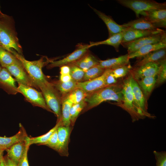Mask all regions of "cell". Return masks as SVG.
I'll return each mask as SVG.
<instances>
[{"label": "cell", "mask_w": 166, "mask_h": 166, "mask_svg": "<svg viewBox=\"0 0 166 166\" xmlns=\"http://www.w3.org/2000/svg\"><path fill=\"white\" fill-rule=\"evenodd\" d=\"M122 83L106 86L97 91L88 94L85 99L86 105L82 111L83 113L99 105L104 101H113L121 103L123 99L122 93Z\"/></svg>", "instance_id": "obj_1"}, {"label": "cell", "mask_w": 166, "mask_h": 166, "mask_svg": "<svg viewBox=\"0 0 166 166\" xmlns=\"http://www.w3.org/2000/svg\"><path fill=\"white\" fill-rule=\"evenodd\" d=\"M11 53L21 62L37 87L38 84L48 81L42 72V68L52 60L49 59L45 56H43L38 60L30 61L26 60L21 54L14 50Z\"/></svg>", "instance_id": "obj_2"}, {"label": "cell", "mask_w": 166, "mask_h": 166, "mask_svg": "<svg viewBox=\"0 0 166 166\" xmlns=\"http://www.w3.org/2000/svg\"><path fill=\"white\" fill-rule=\"evenodd\" d=\"M37 87L41 90L47 106L55 114L58 121L61 116V95L53 83L48 81L38 84Z\"/></svg>", "instance_id": "obj_3"}, {"label": "cell", "mask_w": 166, "mask_h": 166, "mask_svg": "<svg viewBox=\"0 0 166 166\" xmlns=\"http://www.w3.org/2000/svg\"><path fill=\"white\" fill-rule=\"evenodd\" d=\"M132 77L129 75L124 79L122 83V93L123 99L121 103H112L120 107L127 112L130 115L132 122L141 119L137 112L134 104L133 95L131 85Z\"/></svg>", "instance_id": "obj_4"}, {"label": "cell", "mask_w": 166, "mask_h": 166, "mask_svg": "<svg viewBox=\"0 0 166 166\" xmlns=\"http://www.w3.org/2000/svg\"><path fill=\"white\" fill-rule=\"evenodd\" d=\"M122 6L133 10L136 16L139 17L140 14L151 10L166 9V2L159 3L151 0H117Z\"/></svg>", "instance_id": "obj_5"}, {"label": "cell", "mask_w": 166, "mask_h": 166, "mask_svg": "<svg viewBox=\"0 0 166 166\" xmlns=\"http://www.w3.org/2000/svg\"><path fill=\"white\" fill-rule=\"evenodd\" d=\"M131 85L134 107L141 119L146 117L155 119V116L151 114L148 111V100L145 97L136 81L132 77Z\"/></svg>", "instance_id": "obj_6"}, {"label": "cell", "mask_w": 166, "mask_h": 166, "mask_svg": "<svg viewBox=\"0 0 166 166\" xmlns=\"http://www.w3.org/2000/svg\"><path fill=\"white\" fill-rule=\"evenodd\" d=\"M17 90L18 93L22 94L26 99L33 105L53 112L47 106L41 92L32 87L20 83L18 84Z\"/></svg>", "instance_id": "obj_7"}, {"label": "cell", "mask_w": 166, "mask_h": 166, "mask_svg": "<svg viewBox=\"0 0 166 166\" xmlns=\"http://www.w3.org/2000/svg\"><path fill=\"white\" fill-rule=\"evenodd\" d=\"M77 46L73 52L65 57L58 61H52L47 65V68L51 69L73 64L87 54L91 47L89 44H79Z\"/></svg>", "instance_id": "obj_8"}, {"label": "cell", "mask_w": 166, "mask_h": 166, "mask_svg": "<svg viewBox=\"0 0 166 166\" xmlns=\"http://www.w3.org/2000/svg\"><path fill=\"white\" fill-rule=\"evenodd\" d=\"M166 40L165 31L161 33L144 37L121 44L127 49L128 53L134 52L146 45L157 43Z\"/></svg>", "instance_id": "obj_9"}, {"label": "cell", "mask_w": 166, "mask_h": 166, "mask_svg": "<svg viewBox=\"0 0 166 166\" xmlns=\"http://www.w3.org/2000/svg\"><path fill=\"white\" fill-rule=\"evenodd\" d=\"M5 68L14 77L18 84H21L38 89L19 61Z\"/></svg>", "instance_id": "obj_10"}, {"label": "cell", "mask_w": 166, "mask_h": 166, "mask_svg": "<svg viewBox=\"0 0 166 166\" xmlns=\"http://www.w3.org/2000/svg\"><path fill=\"white\" fill-rule=\"evenodd\" d=\"M112 70L111 69H106L104 73L98 77L89 81L78 82L77 88L82 89L88 94L107 86L106 79Z\"/></svg>", "instance_id": "obj_11"}, {"label": "cell", "mask_w": 166, "mask_h": 166, "mask_svg": "<svg viewBox=\"0 0 166 166\" xmlns=\"http://www.w3.org/2000/svg\"><path fill=\"white\" fill-rule=\"evenodd\" d=\"M160 61L147 63L132 68L129 73L135 80L156 75L160 66Z\"/></svg>", "instance_id": "obj_12"}, {"label": "cell", "mask_w": 166, "mask_h": 166, "mask_svg": "<svg viewBox=\"0 0 166 166\" xmlns=\"http://www.w3.org/2000/svg\"><path fill=\"white\" fill-rule=\"evenodd\" d=\"M73 127L62 125L57 129L58 137V144L56 151L62 156H68V144L69 137Z\"/></svg>", "instance_id": "obj_13"}, {"label": "cell", "mask_w": 166, "mask_h": 166, "mask_svg": "<svg viewBox=\"0 0 166 166\" xmlns=\"http://www.w3.org/2000/svg\"><path fill=\"white\" fill-rule=\"evenodd\" d=\"M0 45L9 52L14 50L21 54V48L14 35L8 30L0 26Z\"/></svg>", "instance_id": "obj_14"}, {"label": "cell", "mask_w": 166, "mask_h": 166, "mask_svg": "<svg viewBox=\"0 0 166 166\" xmlns=\"http://www.w3.org/2000/svg\"><path fill=\"white\" fill-rule=\"evenodd\" d=\"M121 43L129 42L144 37L161 33L165 31L160 28L152 30H141L125 27Z\"/></svg>", "instance_id": "obj_15"}, {"label": "cell", "mask_w": 166, "mask_h": 166, "mask_svg": "<svg viewBox=\"0 0 166 166\" xmlns=\"http://www.w3.org/2000/svg\"><path fill=\"white\" fill-rule=\"evenodd\" d=\"M140 14L143 16L142 18L154 24L157 28H166V9L143 12Z\"/></svg>", "instance_id": "obj_16"}, {"label": "cell", "mask_w": 166, "mask_h": 166, "mask_svg": "<svg viewBox=\"0 0 166 166\" xmlns=\"http://www.w3.org/2000/svg\"><path fill=\"white\" fill-rule=\"evenodd\" d=\"M16 80L8 71L5 68L0 72V87L8 94H16L18 93L15 84Z\"/></svg>", "instance_id": "obj_17"}, {"label": "cell", "mask_w": 166, "mask_h": 166, "mask_svg": "<svg viewBox=\"0 0 166 166\" xmlns=\"http://www.w3.org/2000/svg\"><path fill=\"white\" fill-rule=\"evenodd\" d=\"M27 139L15 144L6 150L7 157L17 165L26 148L30 146Z\"/></svg>", "instance_id": "obj_18"}, {"label": "cell", "mask_w": 166, "mask_h": 166, "mask_svg": "<svg viewBox=\"0 0 166 166\" xmlns=\"http://www.w3.org/2000/svg\"><path fill=\"white\" fill-rule=\"evenodd\" d=\"M20 129L14 135L9 137L0 136V151L4 152L15 144L25 140L28 137L26 131L20 124Z\"/></svg>", "instance_id": "obj_19"}, {"label": "cell", "mask_w": 166, "mask_h": 166, "mask_svg": "<svg viewBox=\"0 0 166 166\" xmlns=\"http://www.w3.org/2000/svg\"><path fill=\"white\" fill-rule=\"evenodd\" d=\"M92 9L106 25L109 32V37L124 30L126 28L117 24L111 17L96 9L92 8Z\"/></svg>", "instance_id": "obj_20"}, {"label": "cell", "mask_w": 166, "mask_h": 166, "mask_svg": "<svg viewBox=\"0 0 166 166\" xmlns=\"http://www.w3.org/2000/svg\"><path fill=\"white\" fill-rule=\"evenodd\" d=\"M129 59L128 53L118 57L105 60H99V65L105 69H114L129 63Z\"/></svg>", "instance_id": "obj_21"}, {"label": "cell", "mask_w": 166, "mask_h": 166, "mask_svg": "<svg viewBox=\"0 0 166 166\" xmlns=\"http://www.w3.org/2000/svg\"><path fill=\"white\" fill-rule=\"evenodd\" d=\"M166 48V40L159 42L144 45L135 52L128 54L129 59L135 57L141 58L145 55L155 51Z\"/></svg>", "instance_id": "obj_22"}, {"label": "cell", "mask_w": 166, "mask_h": 166, "mask_svg": "<svg viewBox=\"0 0 166 166\" xmlns=\"http://www.w3.org/2000/svg\"><path fill=\"white\" fill-rule=\"evenodd\" d=\"M156 75L136 80L146 98L148 100L155 87Z\"/></svg>", "instance_id": "obj_23"}, {"label": "cell", "mask_w": 166, "mask_h": 166, "mask_svg": "<svg viewBox=\"0 0 166 166\" xmlns=\"http://www.w3.org/2000/svg\"><path fill=\"white\" fill-rule=\"evenodd\" d=\"M166 48L152 52L142 57L137 61L134 67L139 66L147 63L158 62L166 58Z\"/></svg>", "instance_id": "obj_24"}, {"label": "cell", "mask_w": 166, "mask_h": 166, "mask_svg": "<svg viewBox=\"0 0 166 166\" xmlns=\"http://www.w3.org/2000/svg\"><path fill=\"white\" fill-rule=\"evenodd\" d=\"M124 27L141 30H152L158 29L153 24L141 18L122 25Z\"/></svg>", "instance_id": "obj_25"}, {"label": "cell", "mask_w": 166, "mask_h": 166, "mask_svg": "<svg viewBox=\"0 0 166 166\" xmlns=\"http://www.w3.org/2000/svg\"><path fill=\"white\" fill-rule=\"evenodd\" d=\"M99 60L88 52L74 63L71 64L76 65L85 72L94 66L98 65Z\"/></svg>", "instance_id": "obj_26"}, {"label": "cell", "mask_w": 166, "mask_h": 166, "mask_svg": "<svg viewBox=\"0 0 166 166\" xmlns=\"http://www.w3.org/2000/svg\"><path fill=\"white\" fill-rule=\"evenodd\" d=\"M72 104L68 97V94L61 97V119L62 125L71 126L69 117L70 111Z\"/></svg>", "instance_id": "obj_27"}, {"label": "cell", "mask_w": 166, "mask_h": 166, "mask_svg": "<svg viewBox=\"0 0 166 166\" xmlns=\"http://www.w3.org/2000/svg\"><path fill=\"white\" fill-rule=\"evenodd\" d=\"M123 34V31L114 34L107 39L99 42H91L89 45L91 47L101 45H106L113 47L116 50L119 51V45L121 44Z\"/></svg>", "instance_id": "obj_28"}, {"label": "cell", "mask_w": 166, "mask_h": 166, "mask_svg": "<svg viewBox=\"0 0 166 166\" xmlns=\"http://www.w3.org/2000/svg\"><path fill=\"white\" fill-rule=\"evenodd\" d=\"M52 83L62 97L68 94L76 88L78 82L71 79L66 82H62L59 80Z\"/></svg>", "instance_id": "obj_29"}, {"label": "cell", "mask_w": 166, "mask_h": 166, "mask_svg": "<svg viewBox=\"0 0 166 166\" xmlns=\"http://www.w3.org/2000/svg\"><path fill=\"white\" fill-rule=\"evenodd\" d=\"M61 125L62 123L61 119L59 121L57 122L55 126L46 133L36 137L30 138L28 137L27 139V141L29 145L30 146L33 144L43 145L48 140L53 132Z\"/></svg>", "instance_id": "obj_30"}, {"label": "cell", "mask_w": 166, "mask_h": 166, "mask_svg": "<svg viewBox=\"0 0 166 166\" xmlns=\"http://www.w3.org/2000/svg\"><path fill=\"white\" fill-rule=\"evenodd\" d=\"M18 61L14 55L0 45V64L2 67L5 68Z\"/></svg>", "instance_id": "obj_31"}, {"label": "cell", "mask_w": 166, "mask_h": 166, "mask_svg": "<svg viewBox=\"0 0 166 166\" xmlns=\"http://www.w3.org/2000/svg\"><path fill=\"white\" fill-rule=\"evenodd\" d=\"M87 105L85 99L80 102L73 104L70 111V121L71 125L73 127L79 114L86 107Z\"/></svg>", "instance_id": "obj_32"}, {"label": "cell", "mask_w": 166, "mask_h": 166, "mask_svg": "<svg viewBox=\"0 0 166 166\" xmlns=\"http://www.w3.org/2000/svg\"><path fill=\"white\" fill-rule=\"evenodd\" d=\"M105 70L99 65L90 68L85 71L83 82L89 81L100 77Z\"/></svg>", "instance_id": "obj_33"}, {"label": "cell", "mask_w": 166, "mask_h": 166, "mask_svg": "<svg viewBox=\"0 0 166 166\" xmlns=\"http://www.w3.org/2000/svg\"><path fill=\"white\" fill-rule=\"evenodd\" d=\"M88 94L83 90L76 88L68 94L69 100L73 104L78 103L84 100Z\"/></svg>", "instance_id": "obj_34"}, {"label": "cell", "mask_w": 166, "mask_h": 166, "mask_svg": "<svg viewBox=\"0 0 166 166\" xmlns=\"http://www.w3.org/2000/svg\"><path fill=\"white\" fill-rule=\"evenodd\" d=\"M166 80V60L164 58L160 61V66L156 74L155 87L164 83Z\"/></svg>", "instance_id": "obj_35"}, {"label": "cell", "mask_w": 166, "mask_h": 166, "mask_svg": "<svg viewBox=\"0 0 166 166\" xmlns=\"http://www.w3.org/2000/svg\"><path fill=\"white\" fill-rule=\"evenodd\" d=\"M70 68V75L72 79L77 82H82L85 71L73 64L68 65Z\"/></svg>", "instance_id": "obj_36"}, {"label": "cell", "mask_w": 166, "mask_h": 166, "mask_svg": "<svg viewBox=\"0 0 166 166\" xmlns=\"http://www.w3.org/2000/svg\"><path fill=\"white\" fill-rule=\"evenodd\" d=\"M132 68L130 63H129L127 65L112 69L111 73L117 79L122 78L129 73Z\"/></svg>", "instance_id": "obj_37"}, {"label": "cell", "mask_w": 166, "mask_h": 166, "mask_svg": "<svg viewBox=\"0 0 166 166\" xmlns=\"http://www.w3.org/2000/svg\"><path fill=\"white\" fill-rule=\"evenodd\" d=\"M153 153L156 160V166H166V152L155 150Z\"/></svg>", "instance_id": "obj_38"}, {"label": "cell", "mask_w": 166, "mask_h": 166, "mask_svg": "<svg viewBox=\"0 0 166 166\" xmlns=\"http://www.w3.org/2000/svg\"><path fill=\"white\" fill-rule=\"evenodd\" d=\"M58 144L57 129L52 134L48 140L43 145H46L56 151Z\"/></svg>", "instance_id": "obj_39"}, {"label": "cell", "mask_w": 166, "mask_h": 166, "mask_svg": "<svg viewBox=\"0 0 166 166\" xmlns=\"http://www.w3.org/2000/svg\"><path fill=\"white\" fill-rule=\"evenodd\" d=\"M29 147L26 149L24 153L19 160L17 166H29L27 157V153Z\"/></svg>", "instance_id": "obj_40"}, {"label": "cell", "mask_w": 166, "mask_h": 166, "mask_svg": "<svg viewBox=\"0 0 166 166\" xmlns=\"http://www.w3.org/2000/svg\"><path fill=\"white\" fill-rule=\"evenodd\" d=\"M111 72L108 75L106 78L105 83L106 86L118 83L117 79L116 78L113 76Z\"/></svg>", "instance_id": "obj_41"}, {"label": "cell", "mask_w": 166, "mask_h": 166, "mask_svg": "<svg viewBox=\"0 0 166 166\" xmlns=\"http://www.w3.org/2000/svg\"><path fill=\"white\" fill-rule=\"evenodd\" d=\"M3 158L5 166H17V165L10 159L6 155L3 156Z\"/></svg>", "instance_id": "obj_42"}, {"label": "cell", "mask_w": 166, "mask_h": 166, "mask_svg": "<svg viewBox=\"0 0 166 166\" xmlns=\"http://www.w3.org/2000/svg\"><path fill=\"white\" fill-rule=\"evenodd\" d=\"M60 75L67 74H69L70 68L68 65L61 66L60 69Z\"/></svg>", "instance_id": "obj_43"}, {"label": "cell", "mask_w": 166, "mask_h": 166, "mask_svg": "<svg viewBox=\"0 0 166 166\" xmlns=\"http://www.w3.org/2000/svg\"><path fill=\"white\" fill-rule=\"evenodd\" d=\"M72 79L70 74L64 75H60V80L62 82H66Z\"/></svg>", "instance_id": "obj_44"}, {"label": "cell", "mask_w": 166, "mask_h": 166, "mask_svg": "<svg viewBox=\"0 0 166 166\" xmlns=\"http://www.w3.org/2000/svg\"><path fill=\"white\" fill-rule=\"evenodd\" d=\"M0 166H5L3 160V155L0 158Z\"/></svg>", "instance_id": "obj_45"}, {"label": "cell", "mask_w": 166, "mask_h": 166, "mask_svg": "<svg viewBox=\"0 0 166 166\" xmlns=\"http://www.w3.org/2000/svg\"><path fill=\"white\" fill-rule=\"evenodd\" d=\"M3 152L0 151V160L1 156L3 155Z\"/></svg>", "instance_id": "obj_46"}, {"label": "cell", "mask_w": 166, "mask_h": 166, "mask_svg": "<svg viewBox=\"0 0 166 166\" xmlns=\"http://www.w3.org/2000/svg\"><path fill=\"white\" fill-rule=\"evenodd\" d=\"M1 69H2V68H1V66H0V72L1 71Z\"/></svg>", "instance_id": "obj_47"}]
</instances>
